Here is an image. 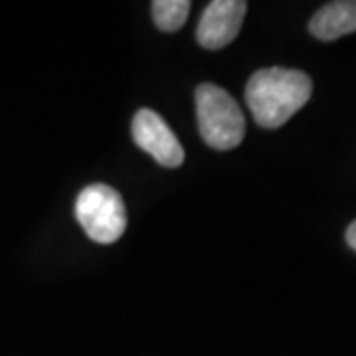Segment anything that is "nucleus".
I'll return each instance as SVG.
<instances>
[{"label":"nucleus","instance_id":"obj_1","mask_svg":"<svg viewBox=\"0 0 356 356\" xmlns=\"http://www.w3.org/2000/svg\"><path fill=\"white\" fill-rule=\"evenodd\" d=\"M313 93V81L305 72L289 67L257 70L245 86V103L255 123L266 129L285 125Z\"/></svg>","mask_w":356,"mask_h":356},{"label":"nucleus","instance_id":"obj_2","mask_svg":"<svg viewBox=\"0 0 356 356\" xmlns=\"http://www.w3.org/2000/svg\"><path fill=\"white\" fill-rule=\"evenodd\" d=\"M196 115L200 135L216 151L236 149L245 135V119L238 102L226 89L200 83L196 89Z\"/></svg>","mask_w":356,"mask_h":356},{"label":"nucleus","instance_id":"obj_3","mask_svg":"<svg viewBox=\"0 0 356 356\" xmlns=\"http://www.w3.org/2000/svg\"><path fill=\"white\" fill-rule=\"evenodd\" d=\"M76 218L93 242H117L127 228V210L121 194L102 182L89 184L76 200Z\"/></svg>","mask_w":356,"mask_h":356},{"label":"nucleus","instance_id":"obj_4","mask_svg":"<svg viewBox=\"0 0 356 356\" xmlns=\"http://www.w3.org/2000/svg\"><path fill=\"white\" fill-rule=\"evenodd\" d=\"M133 139L159 165L177 168L184 163V149L172 129L153 109H139L133 117Z\"/></svg>","mask_w":356,"mask_h":356},{"label":"nucleus","instance_id":"obj_5","mask_svg":"<svg viewBox=\"0 0 356 356\" xmlns=\"http://www.w3.org/2000/svg\"><path fill=\"white\" fill-rule=\"evenodd\" d=\"M248 2L243 0H214L206 6L196 40L206 50H220L232 44L242 30Z\"/></svg>","mask_w":356,"mask_h":356},{"label":"nucleus","instance_id":"obj_6","mask_svg":"<svg viewBox=\"0 0 356 356\" xmlns=\"http://www.w3.org/2000/svg\"><path fill=\"white\" fill-rule=\"evenodd\" d=\"M309 32L323 42H332L356 32V0H337L325 4L311 18Z\"/></svg>","mask_w":356,"mask_h":356},{"label":"nucleus","instance_id":"obj_7","mask_svg":"<svg viewBox=\"0 0 356 356\" xmlns=\"http://www.w3.org/2000/svg\"><path fill=\"white\" fill-rule=\"evenodd\" d=\"M154 24L163 32H177L180 30L188 14H191V2L188 0H154L153 4Z\"/></svg>","mask_w":356,"mask_h":356},{"label":"nucleus","instance_id":"obj_8","mask_svg":"<svg viewBox=\"0 0 356 356\" xmlns=\"http://www.w3.org/2000/svg\"><path fill=\"white\" fill-rule=\"evenodd\" d=\"M346 243L356 252V220L346 229Z\"/></svg>","mask_w":356,"mask_h":356}]
</instances>
